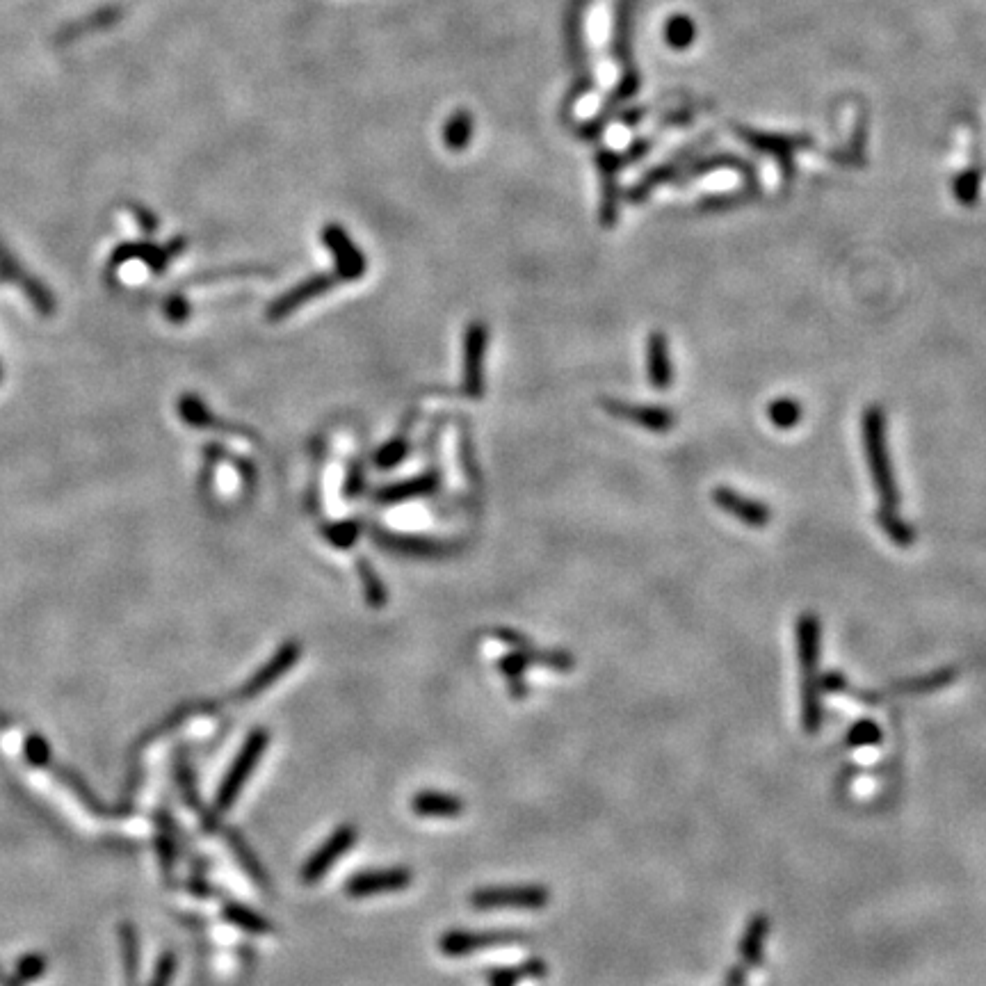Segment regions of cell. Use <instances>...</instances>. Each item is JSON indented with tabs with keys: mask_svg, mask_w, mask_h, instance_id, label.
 <instances>
[{
	"mask_svg": "<svg viewBox=\"0 0 986 986\" xmlns=\"http://www.w3.org/2000/svg\"><path fill=\"white\" fill-rule=\"evenodd\" d=\"M795 644H797V660L802 667V688H813L820 685L818 665H820V649H822V626L818 614L802 612L795 626Z\"/></svg>",
	"mask_w": 986,
	"mask_h": 986,
	"instance_id": "5b68a950",
	"label": "cell"
},
{
	"mask_svg": "<svg viewBox=\"0 0 986 986\" xmlns=\"http://www.w3.org/2000/svg\"><path fill=\"white\" fill-rule=\"evenodd\" d=\"M879 740H882V731H879V726L875 722H870V719H863V722L854 724L850 733H847V745L852 747L877 745Z\"/></svg>",
	"mask_w": 986,
	"mask_h": 986,
	"instance_id": "f35d334b",
	"label": "cell"
},
{
	"mask_svg": "<svg viewBox=\"0 0 986 986\" xmlns=\"http://www.w3.org/2000/svg\"><path fill=\"white\" fill-rule=\"evenodd\" d=\"M955 197L961 206H975L977 197H980V174L975 169H968L955 181Z\"/></svg>",
	"mask_w": 986,
	"mask_h": 986,
	"instance_id": "74e56055",
	"label": "cell"
},
{
	"mask_svg": "<svg viewBox=\"0 0 986 986\" xmlns=\"http://www.w3.org/2000/svg\"><path fill=\"white\" fill-rule=\"evenodd\" d=\"M299 656H302V644L297 640H288L279 646V651L265 662V665L258 669V672L249 678V681L242 685L240 692L236 694L238 701H249L256 699L258 694H263L268 688H272L274 683L284 676L288 669H293L297 665Z\"/></svg>",
	"mask_w": 986,
	"mask_h": 986,
	"instance_id": "30bf717a",
	"label": "cell"
},
{
	"mask_svg": "<svg viewBox=\"0 0 986 986\" xmlns=\"http://www.w3.org/2000/svg\"><path fill=\"white\" fill-rule=\"evenodd\" d=\"M23 751H26V758H28V761L32 765H37V767H53L51 749H48L46 740L39 733H30L28 735L26 745H23Z\"/></svg>",
	"mask_w": 986,
	"mask_h": 986,
	"instance_id": "ab89813d",
	"label": "cell"
},
{
	"mask_svg": "<svg viewBox=\"0 0 986 986\" xmlns=\"http://www.w3.org/2000/svg\"><path fill=\"white\" fill-rule=\"evenodd\" d=\"M176 779H179L183 799H185V802H188V806L192 808V811H195L199 815L201 824H204V829L206 831H217V829H220V822H217V813L210 811V808H206L204 802H201L199 790H197V781H195V774H192V767L188 763V758H185V754L176 756Z\"/></svg>",
	"mask_w": 986,
	"mask_h": 986,
	"instance_id": "ffe728a7",
	"label": "cell"
},
{
	"mask_svg": "<svg viewBox=\"0 0 986 986\" xmlns=\"http://www.w3.org/2000/svg\"><path fill=\"white\" fill-rule=\"evenodd\" d=\"M158 856L160 863H163V870L167 875H172V868L176 863V843H174V831H172V818L167 813H158Z\"/></svg>",
	"mask_w": 986,
	"mask_h": 986,
	"instance_id": "d6a6232c",
	"label": "cell"
},
{
	"mask_svg": "<svg viewBox=\"0 0 986 986\" xmlns=\"http://www.w3.org/2000/svg\"><path fill=\"white\" fill-rule=\"evenodd\" d=\"M322 245H325L331 254H334V265L336 274L341 281H357L368 270L366 256L359 252V247L354 245L347 236V231L341 224H327L322 229Z\"/></svg>",
	"mask_w": 986,
	"mask_h": 986,
	"instance_id": "9c48e42d",
	"label": "cell"
},
{
	"mask_svg": "<svg viewBox=\"0 0 986 986\" xmlns=\"http://www.w3.org/2000/svg\"><path fill=\"white\" fill-rule=\"evenodd\" d=\"M5 726H10V719H7L3 713H0V729H5Z\"/></svg>",
	"mask_w": 986,
	"mask_h": 986,
	"instance_id": "f907efd6",
	"label": "cell"
},
{
	"mask_svg": "<svg viewBox=\"0 0 986 986\" xmlns=\"http://www.w3.org/2000/svg\"><path fill=\"white\" fill-rule=\"evenodd\" d=\"M487 325L480 320L471 322L464 334V373L462 391L468 398L478 400L484 393V352H487Z\"/></svg>",
	"mask_w": 986,
	"mask_h": 986,
	"instance_id": "ba28073f",
	"label": "cell"
},
{
	"mask_svg": "<svg viewBox=\"0 0 986 986\" xmlns=\"http://www.w3.org/2000/svg\"><path fill=\"white\" fill-rule=\"evenodd\" d=\"M48 968V957L42 952H28L19 961H16L14 968V980L21 986H26L28 982H35L39 977H44Z\"/></svg>",
	"mask_w": 986,
	"mask_h": 986,
	"instance_id": "d590c367",
	"label": "cell"
},
{
	"mask_svg": "<svg viewBox=\"0 0 986 986\" xmlns=\"http://www.w3.org/2000/svg\"><path fill=\"white\" fill-rule=\"evenodd\" d=\"M724 986H747V966H733L729 975H726Z\"/></svg>",
	"mask_w": 986,
	"mask_h": 986,
	"instance_id": "681fc988",
	"label": "cell"
},
{
	"mask_svg": "<svg viewBox=\"0 0 986 986\" xmlns=\"http://www.w3.org/2000/svg\"><path fill=\"white\" fill-rule=\"evenodd\" d=\"M359 831L354 824H341L334 834H331L325 843H322L318 850L311 854V859L304 863L302 868V882L304 884H318L327 872L336 866V861L341 859L345 852H350L354 843H357Z\"/></svg>",
	"mask_w": 986,
	"mask_h": 986,
	"instance_id": "8992f818",
	"label": "cell"
},
{
	"mask_svg": "<svg viewBox=\"0 0 986 986\" xmlns=\"http://www.w3.org/2000/svg\"><path fill=\"white\" fill-rule=\"evenodd\" d=\"M525 934L509 932V929H484V932H466V929H450L441 936L439 948L446 957H468L475 952L498 948V945L523 943Z\"/></svg>",
	"mask_w": 986,
	"mask_h": 986,
	"instance_id": "277c9868",
	"label": "cell"
},
{
	"mask_svg": "<svg viewBox=\"0 0 986 986\" xmlns=\"http://www.w3.org/2000/svg\"><path fill=\"white\" fill-rule=\"evenodd\" d=\"M270 745V733L265 729H254L247 735L245 745L238 751V756L233 758V763L229 767V772L224 774V779L217 788L215 795V813L222 815L226 811H231L236 799L240 797L242 788H245L247 779L252 777V772L256 770V765L261 763V758L265 754V749Z\"/></svg>",
	"mask_w": 986,
	"mask_h": 986,
	"instance_id": "7a4b0ae2",
	"label": "cell"
},
{
	"mask_svg": "<svg viewBox=\"0 0 986 986\" xmlns=\"http://www.w3.org/2000/svg\"><path fill=\"white\" fill-rule=\"evenodd\" d=\"M498 667H500V672L505 674L507 681H514V678H523L525 669L532 667V665H530V660H528V656H525V653L512 651V653H507V656H503Z\"/></svg>",
	"mask_w": 986,
	"mask_h": 986,
	"instance_id": "7bdbcfd3",
	"label": "cell"
},
{
	"mask_svg": "<svg viewBox=\"0 0 986 986\" xmlns=\"http://www.w3.org/2000/svg\"><path fill=\"white\" fill-rule=\"evenodd\" d=\"M601 407L608 411L610 416L626 420V423H633L637 427H642L646 432H656L665 434L672 430L676 425V416L672 409L667 407H651V404H630L626 400H601Z\"/></svg>",
	"mask_w": 986,
	"mask_h": 986,
	"instance_id": "7c38bea8",
	"label": "cell"
},
{
	"mask_svg": "<svg viewBox=\"0 0 986 986\" xmlns=\"http://www.w3.org/2000/svg\"><path fill=\"white\" fill-rule=\"evenodd\" d=\"M493 635H496L503 644L512 646V651L525 653V656H528V660H530V665H546V667L557 669V672H569V669H573V665H576L571 653H567V651H539L537 646L528 640V637L519 633V630L496 628V633Z\"/></svg>",
	"mask_w": 986,
	"mask_h": 986,
	"instance_id": "e0dca14e",
	"label": "cell"
},
{
	"mask_svg": "<svg viewBox=\"0 0 986 986\" xmlns=\"http://www.w3.org/2000/svg\"><path fill=\"white\" fill-rule=\"evenodd\" d=\"M363 489H366V475H363V468H361L359 462H352L350 468H347L343 496L347 500H354V498L361 496Z\"/></svg>",
	"mask_w": 986,
	"mask_h": 986,
	"instance_id": "ee69618b",
	"label": "cell"
},
{
	"mask_svg": "<svg viewBox=\"0 0 986 986\" xmlns=\"http://www.w3.org/2000/svg\"><path fill=\"white\" fill-rule=\"evenodd\" d=\"M441 487V473L436 468L416 475V478L389 484V487H382L373 493V500L379 505H398V503H409V500L432 496V493Z\"/></svg>",
	"mask_w": 986,
	"mask_h": 986,
	"instance_id": "2e32d148",
	"label": "cell"
},
{
	"mask_svg": "<svg viewBox=\"0 0 986 986\" xmlns=\"http://www.w3.org/2000/svg\"><path fill=\"white\" fill-rule=\"evenodd\" d=\"M861 427H863V448H866L868 471L879 493V509L897 512V509H900V489H897L895 471L891 457H888L884 409L877 407V404L868 407L863 411Z\"/></svg>",
	"mask_w": 986,
	"mask_h": 986,
	"instance_id": "6da1fadb",
	"label": "cell"
},
{
	"mask_svg": "<svg viewBox=\"0 0 986 986\" xmlns=\"http://www.w3.org/2000/svg\"><path fill=\"white\" fill-rule=\"evenodd\" d=\"M179 414L185 423L192 427H199V430H222V432H238L252 436L242 427L224 423L222 418H217L213 411H210L204 402H201L197 395H181L179 398Z\"/></svg>",
	"mask_w": 986,
	"mask_h": 986,
	"instance_id": "7402d4cb",
	"label": "cell"
},
{
	"mask_svg": "<svg viewBox=\"0 0 986 986\" xmlns=\"http://www.w3.org/2000/svg\"><path fill=\"white\" fill-rule=\"evenodd\" d=\"M0 277H3L5 281H14L16 286L21 284L23 288V293L28 295V299L32 304L37 306L39 311H42L44 315H51L53 313V297L48 290L39 284V281L35 279H30L26 272H23V268L19 263L14 261L12 254L7 252V249L0 245Z\"/></svg>",
	"mask_w": 986,
	"mask_h": 986,
	"instance_id": "ac0fdd59",
	"label": "cell"
},
{
	"mask_svg": "<svg viewBox=\"0 0 986 986\" xmlns=\"http://www.w3.org/2000/svg\"><path fill=\"white\" fill-rule=\"evenodd\" d=\"M409 450H411V443H409L407 436L398 434V436H393V439L389 443H384V446L375 452L373 464L377 468H382V471H389V468H395L398 464H402L404 459H407Z\"/></svg>",
	"mask_w": 986,
	"mask_h": 986,
	"instance_id": "836d02e7",
	"label": "cell"
},
{
	"mask_svg": "<svg viewBox=\"0 0 986 986\" xmlns=\"http://www.w3.org/2000/svg\"><path fill=\"white\" fill-rule=\"evenodd\" d=\"M802 416H804V407L802 402L795 398H777L770 402V407H767V418H770V423L777 427V430H792V427L802 423Z\"/></svg>",
	"mask_w": 986,
	"mask_h": 986,
	"instance_id": "4dcf8cb0",
	"label": "cell"
},
{
	"mask_svg": "<svg viewBox=\"0 0 986 986\" xmlns=\"http://www.w3.org/2000/svg\"><path fill=\"white\" fill-rule=\"evenodd\" d=\"M546 964L541 959H528V961H523V964L519 966H503V968H496V971H491L487 977H489V984L491 986H516L521 980H525V977H544L546 975Z\"/></svg>",
	"mask_w": 986,
	"mask_h": 986,
	"instance_id": "484cf974",
	"label": "cell"
},
{
	"mask_svg": "<svg viewBox=\"0 0 986 986\" xmlns=\"http://www.w3.org/2000/svg\"><path fill=\"white\" fill-rule=\"evenodd\" d=\"M357 573H359L361 585H363V596H366L370 608H375V610L386 608V603H389V592H386L382 578L377 576V571H375L373 564H370V560H366V557H359Z\"/></svg>",
	"mask_w": 986,
	"mask_h": 986,
	"instance_id": "83f0119b",
	"label": "cell"
},
{
	"mask_svg": "<svg viewBox=\"0 0 986 986\" xmlns=\"http://www.w3.org/2000/svg\"><path fill=\"white\" fill-rule=\"evenodd\" d=\"M119 945L121 959H124L126 982L128 986H133L137 980V971H140V939H137V929L133 923L119 925Z\"/></svg>",
	"mask_w": 986,
	"mask_h": 986,
	"instance_id": "f1b7e54d",
	"label": "cell"
},
{
	"mask_svg": "<svg viewBox=\"0 0 986 986\" xmlns=\"http://www.w3.org/2000/svg\"><path fill=\"white\" fill-rule=\"evenodd\" d=\"M646 375L656 391H669L674 382L672 361H669V343L662 331H651L646 341Z\"/></svg>",
	"mask_w": 986,
	"mask_h": 986,
	"instance_id": "d6986e66",
	"label": "cell"
},
{
	"mask_svg": "<svg viewBox=\"0 0 986 986\" xmlns=\"http://www.w3.org/2000/svg\"><path fill=\"white\" fill-rule=\"evenodd\" d=\"M749 144H754L758 151L772 153L777 156L781 163H786L783 167L790 169V151H795L802 147L806 140L802 137H783V135H761V133H742Z\"/></svg>",
	"mask_w": 986,
	"mask_h": 986,
	"instance_id": "d4e9b609",
	"label": "cell"
},
{
	"mask_svg": "<svg viewBox=\"0 0 986 986\" xmlns=\"http://www.w3.org/2000/svg\"><path fill=\"white\" fill-rule=\"evenodd\" d=\"M767 934H770V918L758 913V916L749 920V925L740 941V957L742 964L747 968L763 964V943L767 939Z\"/></svg>",
	"mask_w": 986,
	"mask_h": 986,
	"instance_id": "603a6c76",
	"label": "cell"
},
{
	"mask_svg": "<svg viewBox=\"0 0 986 986\" xmlns=\"http://www.w3.org/2000/svg\"><path fill=\"white\" fill-rule=\"evenodd\" d=\"M258 274H270L268 268H258V265H245V268H226L220 272H208L204 277H195L192 284H210V281H224V279H238V277H258Z\"/></svg>",
	"mask_w": 986,
	"mask_h": 986,
	"instance_id": "60d3db41",
	"label": "cell"
},
{
	"mask_svg": "<svg viewBox=\"0 0 986 986\" xmlns=\"http://www.w3.org/2000/svg\"><path fill=\"white\" fill-rule=\"evenodd\" d=\"M165 315H167V320H172L179 325V322H185L190 318V304H188V299H185L183 295H169L165 299Z\"/></svg>",
	"mask_w": 986,
	"mask_h": 986,
	"instance_id": "bcb514c9",
	"label": "cell"
},
{
	"mask_svg": "<svg viewBox=\"0 0 986 986\" xmlns=\"http://www.w3.org/2000/svg\"><path fill=\"white\" fill-rule=\"evenodd\" d=\"M820 685H822L824 692H831V694H836V692L847 688L843 674H827V676H822L820 678Z\"/></svg>",
	"mask_w": 986,
	"mask_h": 986,
	"instance_id": "c3c4849f",
	"label": "cell"
},
{
	"mask_svg": "<svg viewBox=\"0 0 986 986\" xmlns=\"http://www.w3.org/2000/svg\"><path fill=\"white\" fill-rule=\"evenodd\" d=\"M226 840H229V847L233 850V854L238 856L240 866L247 870V875L261 886H268V875H265V870L261 863H258L254 852L249 850V845L245 843L242 834H238V831H226Z\"/></svg>",
	"mask_w": 986,
	"mask_h": 986,
	"instance_id": "1f68e13d",
	"label": "cell"
},
{
	"mask_svg": "<svg viewBox=\"0 0 986 986\" xmlns=\"http://www.w3.org/2000/svg\"><path fill=\"white\" fill-rule=\"evenodd\" d=\"M414 882V872L409 868H379V870H363L352 875L345 882V893L361 900V897H373L379 893H395L404 891Z\"/></svg>",
	"mask_w": 986,
	"mask_h": 986,
	"instance_id": "8fae6325",
	"label": "cell"
},
{
	"mask_svg": "<svg viewBox=\"0 0 986 986\" xmlns=\"http://www.w3.org/2000/svg\"><path fill=\"white\" fill-rule=\"evenodd\" d=\"M185 247H188V240L181 236L174 238L167 247H156L151 245V242H137V245L131 242V245H121L117 252L112 254V265L131 261V258H140V261L147 263L153 272H163L167 270V265L174 256L185 252Z\"/></svg>",
	"mask_w": 986,
	"mask_h": 986,
	"instance_id": "9a60e30c",
	"label": "cell"
},
{
	"mask_svg": "<svg viewBox=\"0 0 986 986\" xmlns=\"http://www.w3.org/2000/svg\"><path fill=\"white\" fill-rule=\"evenodd\" d=\"M174 973H176V955L174 952H165L158 961L156 973H153L149 986H172Z\"/></svg>",
	"mask_w": 986,
	"mask_h": 986,
	"instance_id": "f6af8a7d",
	"label": "cell"
},
{
	"mask_svg": "<svg viewBox=\"0 0 986 986\" xmlns=\"http://www.w3.org/2000/svg\"><path fill=\"white\" fill-rule=\"evenodd\" d=\"M373 539L379 546L386 548L389 553L404 555V557H420V560H436V557H446L455 546L446 544V541H436L427 537H414V535H395L389 530H373L370 532Z\"/></svg>",
	"mask_w": 986,
	"mask_h": 986,
	"instance_id": "4fadbf2b",
	"label": "cell"
},
{
	"mask_svg": "<svg viewBox=\"0 0 986 986\" xmlns=\"http://www.w3.org/2000/svg\"><path fill=\"white\" fill-rule=\"evenodd\" d=\"M361 525L357 521H341V523H331L322 528V537H325L331 546L347 551V548L354 546V541L359 539Z\"/></svg>",
	"mask_w": 986,
	"mask_h": 986,
	"instance_id": "8d00e7d4",
	"label": "cell"
},
{
	"mask_svg": "<svg viewBox=\"0 0 986 986\" xmlns=\"http://www.w3.org/2000/svg\"><path fill=\"white\" fill-rule=\"evenodd\" d=\"M713 500L722 512L733 516V519H738L740 523L751 525V528H765V525L772 521L770 507L761 503V500L742 496V493L735 489L717 487L713 491Z\"/></svg>",
	"mask_w": 986,
	"mask_h": 986,
	"instance_id": "5bb4252c",
	"label": "cell"
},
{
	"mask_svg": "<svg viewBox=\"0 0 986 986\" xmlns=\"http://www.w3.org/2000/svg\"><path fill=\"white\" fill-rule=\"evenodd\" d=\"M548 902H551V891L539 884L489 886L471 895V904L478 909H544Z\"/></svg>",
	"mask_w": 986,
	"mask_h": 986,
	"instance_id": "3957f363",
	"label": "cell"
},
{
	"mask_svg": "<svg viewBox=\"0 0 986 986\" xmlns=\"http://www.w3.org/2000/svg\"><path fill=\"white\" fill-rule=\"evenodd\" d=\"M473 137V117L468 110H457L443 126V142L450 151H464Z\"/></svg>",
	"mask_w": 986,
	"mask_h": 986,
	"instance_id": "f546056e",
	"label": "cell"
},
{
	"mask_svg": "<svg viewBox=\"0 0 986 986\" xmlns=\"http://www.w3.org/2000/svg\"><path fill=\"white\" fill-rule=\"evenodd\" d=\"M692 37H694V26L688 19H685V16L672 19V23L667 26V39L672 46H678V48L688 46L692 42Z\"/></svg>",
	"mask_w": 986,
	"mask_h": 986,
	"instance_id": "b9f144b4",
	"label": "cell"
},
{
	"mask_svg": "<svg viewBox=\"0 0 986 986\" xmlns=\"http://www.w3.org/2000/svg\"><path fill=\"white\" fill-rule=\"evenodd\" d=\"M224 918L229 920L231 925H236L240 929H245L247 934L254 936H268L274 932V927L268 918H263L261 913H256L254 909L245 907L240 902H224Z\"/></svg>",
	"mask_w": 986,
	"mask_h": 986,
	"instance_id": "cb8c5ba5",
	"label": "cell"
},
{
	"mask_svg": "<svg viewBox=\"0 0 986 986\" xmlns=\"http://www.w3.org/2000/svg\"><path fill=\"white\" fill-rule=\"evenodd\" d=\"M875 521H877L879 528H882L884 535L900 548H909V546L916 544V539H918L916 528H913V525H909L904 519H900V514L897 512L879 509V512L875 514Z\"/></svg>",
	"mask_w": 986,
	"mask_h": 986,
	"instance_id": "4316f807",
	"label": "cell"
},
{
	"mask_svg": "<svg viewBox=\"0 0 986 986\" xmlns=\"http://www.w3.org/2000/svg\"><path fill=\"white\" fill-rule=\"evenodd\" d=\"M131 208H133V213L137 217V224L142 226V231H147V233L156 231L158 222H156V215H153L151 210H144L142 206H131Z\"/></svg>",
	"mask_w": 986,
	"mask_h": 986,
	"instance_id": "7dc6e473",
	"label": "cell"
},
{
	"mask_svg": "<svg viewBox=\"0 0 986 986\" xmlns=\"http://www.w3.org/2000/svg\"><path fill=\"white\" fill-rule=\"evenodd\" d=\"M338 284H341V279H338L336 272L313 274V277L304 279L299 286L290 288L288 293L274 299V302L268 306V320L270 322L286 320L288 315H293L299 309V306L309 304L311 299L322 297L325 293H329V290H334Z\"/></svg>",
	"mask_w": 986,
	"mask_h": 986,
	"instance_id": "52a82bcc",
	"label": "cell"
},
{
	"mask_svg": "<svg viewBox=\"0 0 986 986\" xmlns=\"http://www.w3.org/2000/svg\"><path fill=\"white\" fill-rule=\"evenodd\" d=\"M603 174V201H601V226L605 229H612L617 224L619 217V185L614 181V172H601Z\"/></svg>",
	"mask_w": 986,
	"mask_h": 986,
	"instance_id": "e575fe53",
	"label": "cell"
},
{
	"mask_svg": "<svg viewBox=\"0 0 986 986\" xmlns=\"http://www.w3.org/2000/svg\"><path fill=\"white\" fill-rule=\"evenodd\" d=\"M411 811L423 818H457L464 813V802L448 792L425 790L411 799Z\"/></svg>",
	"mask_w": 986,
	"mask_h": 986,
	"instance_id": "44dd1931",
	"label": "cell"
}]
</instances>
